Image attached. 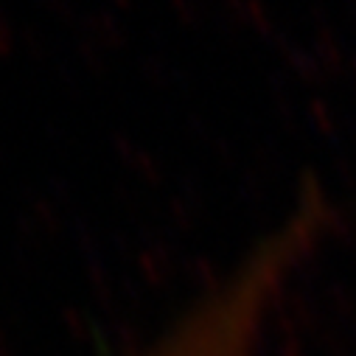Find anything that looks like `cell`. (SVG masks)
Here are the masks:
<instances>
[{
	"mask_svg": "<svg viewBox=\"0 0 356 356\" xmlns=\"http://www.w3.org/2000/svg\"><path fill=\"white\" fill-rule=\"evenodd\" d=\"M320 227L323 219L314 208H295L140 356H261L278 295L312 250Z\"/></svg>",
	"mask_w": 356,
	"mask_h": 356,
	"instance_id": "6da1fadb",
	"label": "cell"
}]
</instances>
